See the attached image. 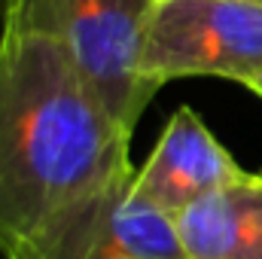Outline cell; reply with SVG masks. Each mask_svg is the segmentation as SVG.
I'll return each instance as SVG.
<instances>
[{
	"instance_id": "6da1fadb",
	"label": "cell",
	"mask_w": 262,
	"mask_h": 259,
	"mask_svg": "<svg viewBox=\"0 0 262 259\" xmlns=\"http://www.w3.org/2000/svg\"><path fill=\"white\" fill-rule=\"evenodd\" d=\"M131 131L46 37L0 31V253L101 259L131 192Z\"/></svg>"
},
{
	"instance_id": "7a4b0ae2",
	"label": "cell",
	"mask_w": 262,
	"mask_h": 259,
	"mask_svg": "<svg viewBox=\"0 0 262 259\" xmlns=\"http://www.w3.org/2000/svg\"><path fill=\"white\" fill-rule=\"evenodd\" d=\"M156 3L159 0H6L0 21L52 40L116 122L134 134L162 89L143 70Z\"/></svg>"
},
{
	"instance_id": "3957f363",
	"label": "cell",
	"mask_w": 262,
	"mask_h": 259,
	"mask_svg": "<svg viewBox=\"0 0 262 259\" xmlns=\"http://www.w3.org/2000/svg\"><path fill=\"white\" fill-rule=\"evenodd\" d=\"M143 70L159 85L186 76L247 85L262 73V9L241 0H159Z\"/></svg>"
},
{
	"instance_id": "277c9868",
	"label": "cell",
	"mask_w": 262,
	"mask_h": 259,
	"mask_svg": "<svg viewBox=\"0 0 262 259\" xmlns=\"http://www.w3.org/2000/svg\"><path fill=\"white\" fill-rule=\"evenodd\" d=\"M247 171L216 140L189 104L177 107L162 128L149 159L137 168L131 189L180 217L195 201L241 180Z\"/></svg>"
},
{
	"instance_id": "5b68a950",
	"label": "cell",
	"mask_w": 262,
	"mask_h": 259,
	"mask_svg": "<svg viewBox=\"0 0 262 259\" xmlns=\"http://www.w3.org/2000/svg\"><path fill=\"white\" fill-rule=\"evenodd\" d=\"M186 259H262V174L210 192L177 217Z\"/></svg>"
},
{
	"instance_id": "8992f818",
	"label": "cell",
	"mask_w": 262,
	"mask_h": 259,
	"mask_svg": "<svg viewBox=\"0 0 262 259\" xmlns=\"http://www.w3.org/2000/svg\"><path fill=\"white\" fill-rule=\"evenodd\" d=\"M107 253H125L137 259H186L177 217L134 189L122 198L110 220L104 256Z\"/></svg>"
},
{
	"instance_id": "52a82bcc",
	"label": "cell",
	"mask_w": 262,
	"mask_h": 259,
	"mask_svg": "<svg viewBox=\"0 0 262 259\" xmlns=\"http://www.w3.org/2000/svg\"><path fill=\"white\" fill-rule=\"evenodd\" d=\"M244 89H250L253 95H259V98H262V73H259V76H253V79H250V82H247Z\"/></svg>"
},
{
	"instance_id": "ba28073f",
	"label": "cell",
	"mask_w": 262,
	"mask_h": 259,
	"mask_svg": "<svg viewBox=\"0 0 262 259\" xmlns=\"http://www.w3.org/2000/svg\"><path fill=\"white\" fill-rule=\"evenodd\" d=\"M104 259H137V256H125V253H107Z\"/></svg>"
},
{
	"instance_id": "9c48e42d",
	"label": "cell",
	"mask_w": 262,
	"mask_h": 259,
	"mask_svg": "<svg viewBox=\"0 0 262 259\" xmlns=\"http://www.w3.org/2000/svg\"><path fill=\"white\" fill-rule=\"evenodd\" d=\"M241 3H250V6H259L262 9V0H241Z\"/></svg>"
},
{
	"instance_id": "30bf717a",
	"label": "cell",
	"mask_w": 262,
	"mask_h": 259,
	"mask_svg": "<svg viewBox=\"0 0 262 259\" xmlns=\"http://www.w3.org/2000/svg\"><path fill=\"white\" fill-rule=\"evenodd\" d=\"M3 3H6V0H0V9H3Z\"/></svg>"
},
{
	"instance_id": "8fae6325",
	"label": "cell",
	"mask_w": 262,
	"mask_h": 259,
	"mask_svg": "<svg viewBox=\"0 0 262 259\" xmlns=\"http://www.w3.org/2000/svg\"><path fill=\"white\" fill-rule=\"evenodd\" d=\"M3 6H6V3H3Z\"/></svg>"
}]
</instances>
